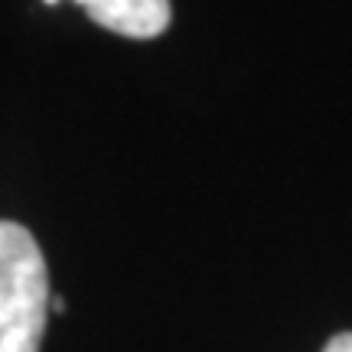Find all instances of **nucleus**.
Instances as JSON below:
<instances>
[{
	"label": "nucleus",
	"mask_w": 352,
	"mask_h": 352,
	"mask_svg": "<svg viewBox=\"0 0 352 352\" xmlns=\"http://www.w3.org/2000/svg\"><path fill=\"white\" fill-rule=\"evenodd\" d=\"M50 307V271L36 239L0 219V352H39Z\"/></svg>",
	"instance_id": "1"
},
{
	"label": "nucleus",
	"mask_w": 352,
	"mask_h": 352,
	"mask_svg": "<svg viewBox=\"0 0 352 352\" xmlns=\"http://www.w3.org/2000/svg\"><path fill=\"white\" fill-rule=\"evenodd\" d=\"M88 20L127 39H153L170 26V0H76Z\"/></svg>",
	"instance_id": "2"
},
{
	"label": "nucleus",
	"mask_w": 352,
	"mask_h": 352,
	"mask_svg": "<svg viewBox=\"0 0 352 352\" xmlns=\"http://www.w3.org/2000/svg\"><path fill=\"white\" fill-rule=\"evenodd\" d=\"M323 352H352V333H340L323 346Z\"/></svg>",
	"instance_id": "3"
},
{
	"label": "nucleus",
	"mask_w": 352,
	"mask_h": 352,
	"mask_svg": "<svg viewBox=\"0 0 352 352\" xmlns=\"http://www.w3.org/2000/svg\"><path fill=\"white\" fill-rule=\"evenodd\" d=\"M46 3H59V0H46Z\"/></svg>",
	"instance_id": "4"
}]
</instances>
